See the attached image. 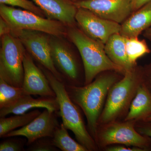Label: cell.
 I'll list each match as a JSON object with an SVG mask.
<instances>
[{
    "mask_svg": "<svg viewBox=\"0 0 151 151\" xmlns=\"http://www.w3.org/2000/svg\"><path fill=\"white\" fill-rule=\"evenodd\" d=\"M63 123L60 125L52 137L54 145L63 151H88L83 145L70 136Z\"/></svg>",
    "mask_w": 151,
    "mask_h": 151,
    "instance_id": "cell-20",
    "label": "cell"
},
{
    "mask_svg": "<svg viewBox=\"0 0 151 151\" xmlns=\"http://www.w3.org/2000/svg\"><path fill=\"white\" fill-rule=\"evenodd\" d=\"M73 2L76 1H80V0H70Z\"/></svg>",
    "mask_w": 151,
    "mask_h": 151,
    "instance_id": "cell-33",
    "label": "cell"
},
{
    "mask_svg": "<svg viewBox=\"0 0 151 151\" xmlns=\"http://www.w3.org/2000/svg\"><path fill=\"white\" fill-rule=\"evenodd\" d=\"M67 35L78 49L84 68V85L92 82L98 74L112 70L123 73L122 67L114 63L105 52V45L86 35L81 30L70 27Z\"/></svg>",
    "mask_w": 151,
    "mask_h": 151,
    "instance_id": "cell-2",
    "label": "cell"
},
{
    "mask_svg": "<svg viewBox=\"0 0 151 151\" xmlns=\"http://www.w3.org/2000/svg\"><path fill=\"white\" fill-rule=\"evenodd\" d=\"M127 146L115 145L108 147L105 148L107 151H145L143 149L137 147H127Z\"/></svg>",
    "mask_w": 151,
    "mask_h": 151,
    "instance_id": "cell-28",
    "label": "cell"
},
{
    "mask_svg": "<svg viewBox=\"0 0 151 151\" xmlns=\"http://www.w3.org/2000/svg\"><path fill=\"white\" fill-rule=\"evenodd\" d=\"M126 49L129 61L134 66L139 58L151 52L145 40L138 37H126Z\"/></svg>",
    "mask_w": 151,
    "mask_h": 151,
    "instance_id": "cell-22",
    "label": "cell"
},
{
    "mask_svg": "<svg viewBox=\"0 0 151 151\" xmlns=\"http://www.w3.org/2000/svg\"><path fill=\"white\" fill-rule=\"evenodd\" d=\"M142 82L151 94V64L142 70Z\"/></svg>",
    "mask_w": 151,
    "mask_h": 151,
    "instance_id": "cell-27",
    "label": "cell"
},
{
    "mask_svg": "<svg viewBox=\"0 0 151 151\" xmlns=\"http://www.w3.org/2000/svg\"><path fill=\"white\" fill-rule=\"evenodd\" d=\"M41 112L38 109L28 113L15 114L8 118H0V137L3 138L9 132L19 127L26 126L37 117Z\"/></svg>",
    "mask_w": 151,
    "mask_h": 151,
    "instance_id": "cell-19",
    "label": "cell"
},
{
    "mask_svg": "<svg viewBox=\"0 0 151 151\" xmlns=\"http://www.w3.org/2000/svg\"><path fill=\"white\" fill-rule=\"evenodd\" d=\"M137 125L135 124V129L141 134L147 136L151 138V122H139Z\"/></svg>",
    "mask_w": 151,
    "mask_h": 151,
    "instance_id": "cell-26",
    "label": "cell"
},
{
    "mask_svg": "<svg viewBox=\"0 0 151 151\" xmlns=\"http://www.w3.org/2000/svg\"><path fill=\"white\" fill-rule=\"evenodd\" d=\"M118 81L117 75L106 73L97 75L92 82L83 86L65 84L68 96L80 107L86 116L87 129L95 141L98 120L105 105L108 92L113 84Z\"/></svg>",
    "mask_w": 151,
    "mask_h": 151,
    "instance_id": "cell-1",
    "label": "cell"
},
{
    "mask_svg": "<svg viewBox=\"0 0 151 151\" xmlns=\"http://www.w3.org/2000/svg\"><path fill=\"white\" fill-rule=\"evenodd\" d=\"M0 15L10 27L11 32L19 30H32L61 37L67 35L65 26L61 22L43 17L32 12L0 5Z\"/></svg>",
    "mask_w": 151,
    "mask_h": 151,
    "instance_id": "cell-5",
    "label": "cell"
},
{
    "mask_svg": "<svg viewBox=\"0 0 151 151\" xmlns=\"http://www.w3.org/2000/svg\"><path fill=\"white\" fill-rule=\"evenodd\" d=\"M0 4L12 7H18L32 12L43 17H46L43 11L32 1L30 0H0Z\"/></svg>",
    "mask_w": 151,
    "mask_h": 151,
    "instance_id": "cell-23",
    "label": "cell"
},
{
    "mask_svg": "<svg viewBox=\"0 0 151 151\" xmlns=\"http://www.w3.org/2000/svg\"><path fill=\"white\" fill-rule=\"evenodd\" d=\"M25 94L22 87L11 85L0 77V109L12 105Z\"/></svg>",
    "mask_w": 151,
    "mask_h": 151,
    "instance_id": "cell-21",
    "label": "cell"
},
{
    "mask_svg": "<svg viewBox=\"0 0 151 151\" xmlns=\"http://www.w3.org/2000/svg\"><path fill=\"white\" fill-rule=\"evenodd\" d=\"M151 1V0H132L133 12L137 10Z\"/></svg>",
    "mask_w": 151,
    "mask_h": 151,
    "instance_id": "cell-30",
    "label": "cell"
},
{
    "mask_svg": "<svg viewBox=\"0 0 151 151\" xmlns=\"http://www.w3.org/2000/svg\"><path fill=\"white\" fill-rule=\"evenodd\" d=\"M142 82V70L137 71L134 68L126 72L124 78L113 84L108 92L98 126L116 122L125 114Z\"/></svg>",
    "mask_w": 151,
    "mask_h": 151,
    "instance_id": "cell-4",
    "label": "cell"
},
{
    "mask_svg": "<svg viewBox=\"0 0 151 151\" xmlns=\"http://www.w3.org/2000/svg\"><path fill=\"white\" fill-rule=\"evenodd\" d=\"M106 54L115 64L122 67L125 73L135 68L129 61L126 49V37L120 33L111 36L105 44Z\"/></svg>",
    "mask_w": 151,
    "mask_h": 151,
    "instance_id": "cell-18",
    "label": "cell"
},
{
    "mask_svg": "<svg viewBox=\"0 0 151 151\" xmlns=\"http://www.w3.org/2000/svg\"><path fill=\"white\" fill-rule=\"evenodd\" d=\"M57 37L50 38L51 55L57 70L61 74L64 84L72 86L84 85L79 76L78 62L70 49Z\"/></svg>",
    "mask_w": 151,
    "mask_h": 151,
    "instance_id": "cell-9",
    "label": "cell"
},
{
    "mask_svg": "<svg viewBox=\"0 0 151 151\" xmlns=\"http://www.w3.org/2000/svg\"><path fill=\"white\" fill-rule=\"evenodd\" d=\"M27 140L22 139H10L3 141L0 144V151H25L24 146Z\"/></svg>",
    "mask_w": 151,
    "mask_h": 151,
    "instance_id": "cell-25",
    "label": "cell"
},
{
    "mask_svg": "<svg viewBox=\"0 0 151 151\" xmlns=\"http://www.w3.org/2000/svg\"><path fill=\"white\" fill-rule=\"evenodd\" d=\"M27 150L29 151H58L53 144L52 137H44L37 140L28 146Z\"/></svg>",
    "mask_w": 151,
    "mask_h": 151,
    "instance_id": "cell-24",
    "label": "cell"
},
{
    "mask_svg": "<svg viewBox=\"0 0 151 151\" xmlns=\"http://www.w3.org/2000/svg\"><path fill=\"white\" fill-rule=\"evenodd\" d=\"M135 121L114 122L98 125L96 142L98 147H106L115 144L151 150V138L137 132Z\"/></svg>",
    "mask_w": 151,
    "mask_h": 151,
    "instance_id": "cell-6",
    "label": "cell"
},
{
    "mask_svg": "<svg viewBox=\"0 0 151 151\" xmlns=\"http://www.w3.org/2000/svg\"><path fill=\"white\" fill-rule=\"evenodd\" d=\"M151 27V1L129 17L121 25L120 34L126 38L138 37Z\"/></svg>",
    "mask_w": 151,
    "mask_h": 151,
    "instance_id": "cell-16",
    "label": "cell"
},
{
    "mask_svg": "<svg viewBox=\"0 0 151 151\" xmlns=\"http://www.w3.org/2000/svg\"><path fill=\"white\" fill-rule=\"evenodd\" d=\"M145 122H151V115L148 117L147 119L144 121Z\"/></svg>",
    "mask_w": 151,
    "mask_h": 151,
    "instance_id": "cell-32",
    "label": "cell"
},
{
    "mask_svg": "<svg viewBox=\"0 0 151 151\" xmlns=\"http://www.w3.org/2000/svg\"><path fill=\"white\" fill-rule=\"evenodd\" d=\"M75 19L86 35L104 45L111 36L121 31L120 24L102 18L86 9L77 8Z\"/></svg>",
    "mask_w": 151,
    "mask_h": 151,
    "instance_id": "cell-10",
    "label": "cell"
},
{
    "mask_svg": "<svg viewBox=\"0 0 151 151\" xmlns=\"http://www.w3.org/2000/svg\"><path fill=\"white\" fill-rule=\"evenodd\" d=\"M42 10L47 18L73 27L76 22L77 8L70 0H31Z\"/></svg>",
    "mask_w": 151,
    "mask_h": 151,
    "instance_id": "cell-14",
    "label": "cell"
},
{
    "mask_svg": "<svg viewBox=\"0 0 151 151\" xmlns=\"http://www.w3.org/2000/svg\"><path fill=\"white\" fill-rule=\"evenodd\" d=\"M23 63L24 77L22 87L26 94L42 97H56L46 76L35 65L32 57L28 52L25 53Z\"/></svg>",
    "mask_w": 151,
    "mask_h": 151,
    "instance_id": "cell-13",
    "label": "cell"
},
{
    "mask_svg": "<svg viewBox=\"0 0 151 151\" xmlns=\"http://www.w3.org/2000/svg\"><path fill=\"white\" fill-rule=\"evenodd\" d=\"M1 39L0 77L11 85L22 87L25 48L18 38L12 34L3 36Z\"/></svg>",
    "mask_w": 151,
    "mask_h": 151,
    "instance_id": "cell-7",
    "label": "cell"
},
{
    "mask_svg": "<svg viewBox=\"0 0 151 151\" xmlns=\"http://www.w3.org/2000/svg\"><path fill=\"white\" fill-rule=\"evenodd\" d=\"M11 29L8 23L1 17L0 18V36L1 37L5 35L11 33Z\"/></svg>",
    "mask_w": 151,
    "mask_h": 151,
    "instance_id": "cell-29",
    "label": "cell"
},
{
    "mask_svg": "<svg viewBox=\"0 0 151 151\" xmlns=\"http://www.w3.org/2000/svg\"><path fill=\"white\" fill-rule=\"evenodd\" d=\"M151 115V94L143 82L138 87L124 121L144 122Z\"/></svg>",
    "mask_w": 151,
    "mask_h": 151,
    "instance_id": "cell-17",
    "label": "cell"
},
{
    "mask_svg": "<svg viewBox=\"0 0 151 151\" xmlns=\"http://www.w3.org/2000/svg\"><path fill=\"white\" fill-rule=\"evenodd\" d=\"M144 35L146 38L151 40V27L145 31Z\"/></svg>",
    "mask_w": 151,
    "mask_h": 151,
    "instance_id": "cell-31",
    "label": "cell"
},
{
    "mask_svg": "<svg viewBox=\"0 0 151 151\" xmlns=\"http://www.w3.org/2000/svg\"><path fill=\"white\" fill-rule=\"evenodd\" d=\"M20 40L28 52L42 67L58 79L64 83L61 74L57 70L51 55L50 38L45 33L32 30H19L11 33Z\"/></svg>",
    "mask_w": 151,
    "mask_h": 151,
    "instance_id": "cell-8",
    "label": "cell"
},
{
    "mask_svg": "<svg viewBox=\"0 0 151 151\" xmlns=\"http://www.w3.org/2000/svg\"><path fill=\"white\" fill-rule=\"evenodd\" d=\"M59 111L45 109L43 112L26 126L9 132L3 138L22 136L26 138L29 146L37 139L44 137H52L60 125L58 120Z\"/></svg>",
    "mask_w": 151,
    "mask_h": 151,
    "instance_id": "cell-12",
    "label": "cell"
},
{
    "mask_svg": "<svg viewBox=\"0 0 151 151\" xmlns=\"http://www.w3.org/2000/svg\"><path fill=\"white\" fill-rule=\"evenodd\" d=\"M77 8H83L105 19L123 23L133 12L132 0H80L73 2Z\"/></svg>",
    "mask_w": 151,
    "mask_h": 151,
    "instance_id": "cell-11",
    "label": "cell"
},
{
    "mask_svg": "<svg viewBox=\"0 0 151 151\" xmlns=\"http://www.w3.org/2000/svg\"><path fill=\"white\" fill-rule=\"evenodd\" d=\"M40 68L56 94L59 105V116L62 118L63 124L67 129L73 132L77 142L88 151H97V143L85 126L78 106L68 96L65 84L41 65Z\"/></svg>",
    "mask_w": 151,
    "mask_h": 151,
    "instance_id": "cell-3",
    "label": "cell"
},
{
    "mask_svg": "<svg viewBox=\"0 0 151 151\" xmlns=\"http://www.w3.org/2000/svg\"><path fill=\"white\" fill-rule=\"evenodd\" d=\"M36 108H44L52 111H59L56 97L40 96L35 99L31 95L25 94L12 105L0 109V117H5L10 114H23L29 110Z\"/></svg>",
    "mask_w": 151,
    "mask_h": 151,
    "instance_id": "cell-15",
    "label": "cell"
}]
</instances>
